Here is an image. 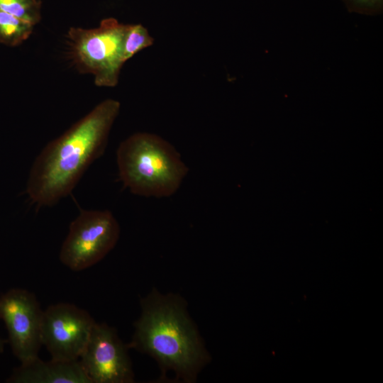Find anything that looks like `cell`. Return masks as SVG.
<instances>
[{"instance_id": "14", "label": "cell", "mask_w": 383, "mask_h": 383, "mask_svg": "<svg viewBox=\"0 0 383 383\" xmlns=\"http://www.w3.org/2000/svg\"><path fill=\"white\" fill-rule=\"evenodd\" d=\"M4 340L0 338V353H2L4 351Z\"/></svg>"}, {"instance_id": "12", "label": "cell", "mask_w": 383, "mask_h": 383, "mask_svg": "<svg viewBox=\"0 0 383 383\" xmlns=\"http://www.w3.org/2000/svg\"><path fill=\"white\" fill-rule=\"evenodd\" d=\"M154 39L142 24H128L123 41V57L126 62L138 52L153 45Z\"/></svg>"}, {"instance_id": "11", "label": "cell", "mask_w": 383, "mask_h": 383, "mask_svg": "<svg viewBox=\"0 0 383 383\" xmlns=\"http://www.w3.org/2000/svg\"><path fill=\"white\" fill-rule=\"evenodd\" d=\"M41 0H0V11L35 26L41 20Z\"/></svg>"}, {"instance_id": "13", "label": "cell", "mask_w": 383, "mask_h": 383, "mask_svg": "<svg viewBox=\"0 0 383 383\" xmlns=\"http://www.w3.org/2000/svg\"><path fill=\"white\" fill-rule=\"evenodd\" d=\"M350 12L376 15L382 13L383 0H343Z\"/></svg>"}, {"instance_id": "3", "label": "cell", "mask_w": 383, "mask_h": 383, "mask_svg": "<svg viewBox=\"0 0 383 383\" xmlns=\"http://www.w3.org/2000/svg\"><path fill=\"white\" fill-rule=\"evenodd\" d=\"M116 162L123 186L145 197L173 195L189 171L172 145L149 133H136L122 141Z\"/></svg>"}, {"instance_id": "9", "label": "cell", "mask_w": 383, "mask_h": 383, "mask_svg": "<svg viewBox=\"0 0 383 383\" xmlns=\"http://www.w3.org/2000/svg\"><path fill=\"white\" fill-rule=\"evenodd\" d=\"M13 383H91L79 360L43 361L37 357L14 370Z\"/></svg>"}, {"instance_id": "8", "label": "cell", "mask_w": 383, "mask_h": 383, "mask_svg": "<svg viewBox=\"0 0 383 383\" xmlns=\"http://www.w3.org/2000/svg\"><path fill=\"white\" fill-rule=\"evenodd\" d=\"M116 330L95 323L79 360L91 383L133 382L131 362Z\"/></svg>"}, {"instance_id": "1", "label": "cell", "mask_w": 383, "mask_h": 383, "mask_svg": "<svg viewBox=\"0 0 383 383\" xmlns=\"http://www.w3.org/2000/svg\"><path fill=\"white\" fill-rule=\"evenodd\" d=\"M120 109L118 101L104 100L43 149L26 186L33 204L51 206L72 192L89 165L104 154Z\"/></svg>"}, {"instance_id": "4", "label": "cell", "mask_w": 383, "mask_h": 383, "mask_svg": "<svg viewBox=\"0 0 383 383\" xmlns=\"http://www.w3.org/2000/svg\"><path fill=\"white\" fill-rule=\"evenodd\" d=\"M128 25L107 18L96 28L71 27L67 32L74 65L79 72L92 74L98 87H114L118 82L125 63L123 48Z\"/></svg>"}, {"instance_id": "6", "label": "cell", "mask_w": 383, "mask_h": 383, "mask_svg": "<svg viewBox=\"0 0 383 383\" xmlns=\"http://www.w3.org/2000/svg\"><path fill=\"white\" fill-rule=\"evenodd\" d=\"M84 309L65 302L49 306L43 311L41 342L51 359L79 360L95 324Z\"/></svg>"}, {"instance_id": "5", "label": "cell", "mask_w": 383, "mask_h": 383, "mask_svg": "<svg viewBox=\"0 0 383 383\" xmlns=\"http://www.w3.org/2000/svg\"><path fill=\"white\" fill-rule=\"evenodd\" d=\"M119 235V224L111 211L81 209L70 225L60 260L73 271L89 268L114 248Z\"/></svg>"}, {"instance_id": "2", "label": "cell", "mask_w": 383, "mask_h": 383, "mask_svg": "<svg viewBox=\"0 0 383 383\" xmlns=\"http://www.w3.org/2000/svg\"><path fill=\"white\" fill-rule=\"evenodd\" d=\"M128 348L157 360L165 371L174 372L185 382H193L208 355L184 306L174 296L155 292L142 301V313L135 323Z\"/></svg>"}, {"instance_id": "10", "label": "cell", "mask_w": 383, "mask_h": 383, "mask_svg": "<svg viewBox=\"0 0 383 383\" xmlns=\"http://www.w3.org/2000/svg\"><path fill=\"white\" fill-rule=\"evenodd\" d=\"M34 26L28 21L0 11V43L18 46L30 37Z\"/></svg>"}, {"instance_id": "7", "label": "cell", "mask_w": 383, "mask_h": 383, "mask_svg": "<svg viewBox=\"0 0 383 383\" xmlns=\"http://www.w3.org/2000/svg\"><path fill=\"white\" fill-rule=\"evenodd\" d=\"M43 314L35 296L26 289H12L0 296V318L13 353L21 363L38 357Z\"/></svg>"}]
</instances>
